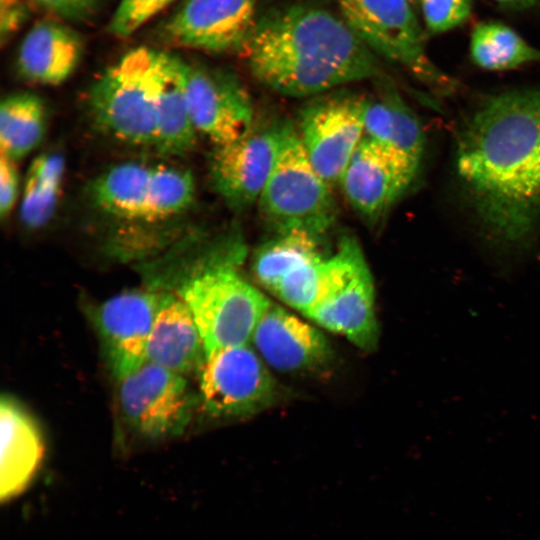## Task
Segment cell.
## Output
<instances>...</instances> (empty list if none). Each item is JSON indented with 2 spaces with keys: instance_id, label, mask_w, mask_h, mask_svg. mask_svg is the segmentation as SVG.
I'll return each mask as SVG.
<instances>
[{
  "instance_id": "18",
  "label": "cell",
  "mask_w": 540,
  "mask_h": 540,
  "mask_svg": "<svg viewBox=\"0 0 540 540\" xmlns=\"http://www.w3.org/2000/svg\"><path fill=\"white\" fill-rule=\"evenodd\" d=\"M305 316L322 328L342 335L358 348L373 351L379 339V328L374 282L368 264Z\"/></svg>"
},
{
  "instance_id": "14",
  "label": "cell",
  "mask_w": 540,
  "mask_h": 540,
  "mask_svg": "<svg viewBox=\"0 0 540 540\" xmlns=\"http://www.w3.org/2000/svg\"><path fill=\"white\" fill-rule=\"evenodd\" d=\"M185 91L197 133L214 146L239 138L255 122L251 97L230 72L186 63Z\"/></svg>"
},
{
  "instance_id": "7",
  "label": "cell",
  "mask_w": 540,
  "mask_h": 540,
  "mask_svg": "<svg viewBox=\"0 0 540 540\" xmlns=\"http://www.w3.org/2000/svg\"><path fill=\"white\" fill-rule=\"evenodd\" d=\"M340 16L376 55L407 69L424 85L447 96L457 83L427 54L424 32L411 0H337Z\"/></svg>"
},
{
  "instance_id": "11",
  "label": "cell",
  "mask_w": 540,
  "mask_h": 540,
  "mask_svg": "<svg viewBox=\"0 0 540 540\" xmlns=\"http://www.w3.org/2000/svg\"><path fill=\"white\" fill-rule=\"evenodd\" d=\"M285 122L256 124L239 138L214 146L209 160L213 188L234 210L257 203L274 167Z\"/></svg>"
},
{
  "instance_id": "25",
  "label": "cell",
  "mask_w": 540,
  "mask_h": 540,
  "mask_svg": "<svg viewBox=\"0 0 540 540\" xmlns=\"http://www.w3.org/2000/svg\"><path fill=\"white\" fill-rule=\"evenodd\" d=\"M64 170V157L56 151L42 153L32 161L19 209L26 228L40 229L51 220L59 200Z\"/></svg>"
},
{
  "instance_id": "16",
  "label": "cell",
  "mask_w": 540,
  "mask_h": 540,
  "mask_svg": "<svg viewBox=\"0 0 540 540\" xmlns=\"http://www.w3.org/2000/svg\"><path fill=\"white\" fill-rule=\"evenodd\" d=\"M250 343L269 368L282 373L318 369L332 356L331 346L320 330L271 302Z\"/></svg>"
},
{
  "instance_id": "31",
  "label": "cell",
  "mask_w": 540,
  "mask_h": 540,
  "mask_svg": "<svg viewBox=\"0 0 540 540\" xmlns=\"http://www.w3.org/2000/svg\"><path fill=\"white\" fill-rule=\"evenodd\" d=\"M25 11L16 1L7 6H1V36L11 34L24 19Z\"/></svg>"
},
{
  "instance_id": "28",
  "label": "cell",
  "mask_w": 540,
  "mask_h": 540,
  "mask_svg": "<svg viewBox=\"0 0 540 540\" xmlns=\"http://www.w3.org/2000/svg\"><path fill=\"white\" fill-rule=\"evenodd\" d=\"M426 29L444 33L463 24L472 10L471 0H418Z\"/></svg>"
},
{
  "instance_id": "13",
  "label": "cell",
  "mask_w": 540,
  "mask_h": 540,
  "mask_svg": "<svg viewBox=\"0 0 540 540\" xmlns=\"http://www.w3.org/2000/svg\"><path fill=\"white\" fill-rule=\"evenodd\" d=\"M419 167L391 147L363 137L339 185L359 216L377 225L410 187Z\"/></svg>"
},
{
  "instance_id": "8",
  "label": "cell",
  "mask_w": 540,
  "mask_h": 540,
  "mask_svg": "<svg viewBox=\"0 0 540 540\" xmlns=\"http://www.w3.org/2000/svg\"><path fill=\"white\" fill-rule=\"evenodd\" d=\"M117 381L120 416L136 436L156 441L185 431L196 398L184 376L145 361Z\"/></svg>"
},
{
  "instance_id": "34",
  "label": "cell",
  "mask_w": 540,
  "mask_h": 540,
  "mask_svg": "<svg viewBox=\"0 0 540 540\" xmlns=\"http://www.w3.org/2000/svg\"><path fill=\"white\" fill-rule=\"evenodd\" d=\"M413 2V4L417 3L418 0H411Z\"/></svg>"
},
{
  "instance_id": "23",
  "label": "cell",
  "mask_w": 540,
  "mask_h": 540,
  "mask_svg": "<svg viewBox=\"0 0 540 540\" xmlns=\"http://www.w3.org/2000/svg\"><path fill=\"white\" fill-rule=\"evenodd\" d=\"M321 236L303 228L275 232L255 253L253 271L257 280L273 292L285 276L324 256Z\"/></svg>"
},
{
  "instance_id": "10",
  "label": "cell",
  "mask_w": 540,
  "mask_h": 540,
  "mask_svg": "<svg viewBox=\"0 0 540 540\" xmlns=\"http://www.w3.org/2000/svg\"><path fill=\"white\" fill-rule=\"evenodd\" d=\"M365 100L331 91L308 101L299 115L297 132L316 172L332 188L364 137Z\"/></svg>"
},
{
  "instance_id": "5",
  "label": "cell",
  "mask_w": 540,
  "mask_h": 540,
  "mask_svg": "<svg viewBox=\"0 0 540 540\" xmlns=\"http://www.w3.org/2000/svg\"><path fill=\"white\" fill-rule=\"evenodd\" d=\"M189 170L144 162L110 167L90 185L97 209L126 222L155 224L185 212L195 199Z\"/></svg>"
},
{
  "instance_id": "4",
  "label": "cell",
  "mask_w": 540,
  "mask_h": 540,
  "mask_svg": "<svg viewBox=\"0 0 540 540\" xmlns=\"http://www.w3.org/2000/svg\"><path fill=\"white\" fill-rule=\"evenodd\" d=\"M167 52L147 47L129 51L92 85L88 107L96 126L122 143L152 147L156 105Z\"/></svg>"
},
{
  "instance_id": "24",
  "label": "cell",
  "mask_w": 540,
  "mask_h": 540,
  "mask_svg": "<svg viewBox=\"0 0 540 540\" xmlns=\"http://www.w3.org/2000/svg\"><path fill=\"white\" fill-rule=\"evenodd\" d=\"M46 106L32 92L6 96L0 105L1 154L14 161L30 154L42 142L46 131Z\"/></svg>"
},
{
  "instance_id": "17",
  "label": "cell",
  "mask_w": 540,
  "mask_h": 540,
  "mask_svg": "<svg viewBox=\"0 0 540 540\" xmlns=\"http://www.w3.org/2000/svg\"><path fill=\"white\" fill-rule=\"evenodd\" d=\"M0 498L12 500L32 483L45 453L41 429L29 411L14 397L0 402Z\"/></svg>"
},
{
  "instance_id": "30",
  "label": "cell",
  "mask_w": 540,
  "mask_h": 540,
  "mask_svg": "<svg viewBox=\"0 0 540 540\" xmlns=\"http://www.w3.org/2000/svg\"><path fill=\"white\" fill-rule=\"evenodd\" d=\"M16 161L0 155V215L2 219L13 210L19 196V172Z\"/></svg>"
},
{
  "instance_id": "33",
  "label": "cell",
  "mask_w": 540,
  "mask_h": 540,
  "mask_svg": "<svg viewBox=\"0 0 540 540\" xmlns=\"http://www.w3.org/2000/svg\"><path fill=\"white\" fill-rule=\"evenodd\" d=\"M17 0H1V6H7V5H10L14 2H16Z\"/></svg>"
},
{
  "instance_id": "20",
  "label": "cell",
  "mask_w": 540,
  "mask_h": 540,
  "mask_svg": "<svg viewBox=\"0 0 540 540\" xmlns=\"http://www.w3.org/2000/svg\"><path fill=\"white\" fill-rule=\"evenodd\" d=\"M366 264L357 240L346 236L340 240L334 253L294 270L272 293L305 315L333 295Z\"/></svg>"
},
{
  "instance_id": "22",
  "label": "cell",
  "mask_w": 540,
  "mask_h": 540,
  "mask_svg": "<svg viewBox=\"0 0 540 540\" xmlns=\"http://www.w3.org/2000/svg\"><path fill=\"white\" fill-rule=\"evenodd\" d=\"M185 74L186 62L167 52L157 97L154 146L163 155L182 156L197 141L186 98Z\"/></svg>"
},
{
  "instance_id": "26",
  "label": "cell",
  "mask_w": 540,
  "mask_h": 540,
  "mask_svg": "<svg viewBox=\"0 0 540 540\" xmlns=\"http://www.w3.org/2000/svg\"><path fill=\"white\" fill-rule=\"evenodd\" d=\"M472 61L489 71L511 70L540 62V50L529 44L514 29L500 22H482L470 38Z\"/></svg>"
},
{
  "instance_id": "29",
  "label": "cell",
  "mask_w": 540,
  "mask_h": 540,
  "mask_svg": "<svg viewBox=\"0 0 540 540\" xmlns=\"http://www.w3.org/2000/svg\"><path fill=\"white\" fill-rule=\"evenodd\" d=\"M36 6L59 18L83 21L97 10L101 0H31Z\"/></svg>"
},
{
  "instance_id": "1",
  "label": "cell",
  "mask_w": 540,
  "mask_h": 540,
  "mask_svg": "<svg viewBox=\"0 0 540 540\" xmlns=\"http://www.w3.org/2000/svg\"><path fill=\"white\" fill-rule=\"evenodd\" d=\"M455 156L488 241L528 248L540 229V84L481 101L458 132Z\"/></svg>"
},
{
  "instance_id": "12",
  "label": "cell",
  "mask_w": 540,
  "mask_h": 540,
  "mask_svg": "<svg viewBox=\"0 0 540 540\" xmlns=\"http://www.w3.org/2000/svg\"><path fill=\"white\" fill-rule=\"evenodd\" d=\"M260 0H184L159 27L167 44L208 53L240 52Z\"/></svg>"
},
{
  "instance_id": "19",
  "label": "cell",
  "mask_w": 540,
  "mask_h": 540,
  "mask_svg": "<svg viewBox=\"0 0 540 540\" xmlns=\"http://www.w3.org/2000/svg\"><path fill=\"white\" fill-rule=\"evenodd\" d=\"M205 349L195 320L183 299L162 291L147 341L146 361L182 376L198 372Z\"/></svg>"
},
{
  "instance_id": "2",
  "label": "cell",
  "mask_w": 540,
  "mask_h": 540,
  "mask_svg": "<svg viewBox=\"0 0 540 540\" xmlns=\"http://www.w3.org/2000/svg\"><path fill=\"white\" fill-rule=\"evenodd\" d=\"M240 53L257 81L287 97H315L381 74L376 54L341 16L307 4L258 18Z\"/></svg>"
},
{
  "instance_id": "9",
  "label": "cell",
  "mask_w": 540,
  "mask_h": 540,
  "mask_svg": "<svg viewBox=\"0 0 540 540\" xmlns=\"http://www.w3.org/2000/svg\"><path fill=\"white\" fill-rule=\"evenodd\" d=\"M200 401L215 418H243L270 406L276 383L252 345L206 353L199 370Z\"/></svg>"
},
{
  "instance_id": "32",
  "label": "cell",
  "mask_w": 540,
  "mask_h": 540,
  "mask_svg": "<svg viewBox=\"0 0 540 540\" xmlns=\"http://www.w3.org/2000/svg\"><path fill=\"white\" fill-rule=\"evenodd\" d=\"M496 3L507 9L522 10L530 8L540 0H494Z\"/></svg>"
},
{
  "instance_id": "15",
  "label": "cell",
  "mask_w": 540,
  "mask_h": 540,
  "mask_svg": "<svg viewBox=\"0 0 540 540\" xmlns=\"http://www.w3.org/2000/svg\"><path fill=\"white\" fill-rule=\"evenodd\" d=\"M162 291L128 290L107 299L92 317L104 357L119 380L146 361L147 341L159 308Z\"/></svg>"
},
{
  "instance_id": "27",
  "label": "cell",
  "mask_w": 540,
  "mask_h": 540,
  "mask_svg": "<svg viewBox=\"0 0 540 540\" xmlns=\"http://www.w3.org/2000/svg\"><path fill=\"white\" fill-rule=\"evenodd\" d=\"M175 0H120L108 29L124 38L133 34Z\"/></svg>"
},
{
  "instance_id": "21",
  "label": "cell",
  "mask_w": 540,
  "mask_h": 540,
  "mask_svg": "<svg viewBox=\"0 0 540 540\" xmlns=\"http://www.w3.org/2000/svg\"><path fill=\"white\" fill-rule=\"evenodd\" d=\"M83 47L82 38L75 30L60 22L42 21L23 39L17 67L30 82L59 85L77 68Z\"/></svg>"
},
{
  "instance_id": "6",
  "label": "cell",
  "mask_w": 540,
  "mask_h": 540,
  "mask_svg": "<svg viewBox=\"0 0 540 540\" xmlns=\"http://www.w3.org/2000/svg\"><path fill=\"white\" fill-rule=\"evenodd\" d=\"M257 204L274 232L303 228L323 235L336 219L332 187L316 172L297 129L287 121L274 167Z\"/></svg>"
},
{
  "instance_id": "3",
  "label": "cell",
  "mask_w": 540,
  "mask_h": 540,
  "mask_svg": "<svg viewBox=\"0 0 540 540\" xmlns=\"http://www.w3.org/2000/svg\"><path fill=\"white\" fill-rule=\"evenodd\" d=\"M244 249L233 234L204 243L186 238L145 264L149 286L188 306L205 353L250 344L270 301L239 271Z\"/></svg>"
}]
</instances>
